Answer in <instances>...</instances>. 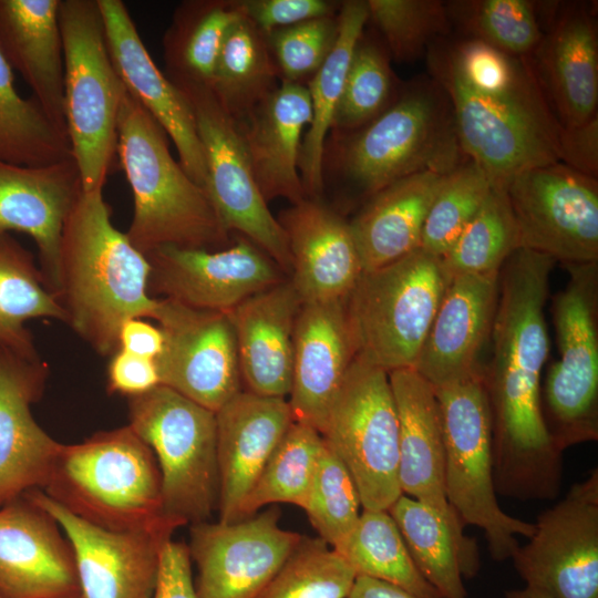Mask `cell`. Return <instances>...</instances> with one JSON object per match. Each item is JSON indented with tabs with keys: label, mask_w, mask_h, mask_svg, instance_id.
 I'll return each instance as SVG.
<instances>
[{
	"label": "cell",
	"mask_w": 598,
	"mask_h": 598,
	"mask_svg": "<svg viewBox=\"0 0 598 598\" xmlns=\"http://www.w3.org/2000/svg\"><path fill=\"white\" fill-rule=\"evenodd\" d=\"M555 260L518 248L498 275V300L483 365L492 419L493 477L497 495L519 501L555 499L563 453L543 416L542 371L549 354L545 307Z\"/></svg>",
	"instance_id": "cell-1"
},
{
	"label": "cell",
	"mask_w": 598,
	"mask_h": 598,
	"mask_svg": "<svg viewBox=\"0 0 598 598\" xmlns=\"http://www.w3.org/2000/svg\"><path fill=\"white\" fill-rule=\"evenodd\" d=\"M151 265L112 223L103 188L83 190L63 227L55 297L65 322L102 355L130 318H152Z\"/></svg>",
	"instance_id": "cell-2"
},
{
	"label": "cell",
	"mask_w": 598,
	"mask_h": 598,
	"mask_svg": "<svg viewBox=\"0 0 598 598\" xmlns=\"http://www.w3.org/2000/svg\"><path fill=\"white\" fill-rule=\"evenodd\" d=\"M332 136L323 152L328 173L364 202L404 177L448 173L467 157L457 138L451 102L431 76L406 84L367 125L332 132Z\"/></svg>",
	"instance_id": "cell-3"
},
{
	"label": "cell",
	"mask_w": 598,
	"mask_h": 598,
	"mask_svg": "<svg viewBox=\"0 0 598 598\" xmlns=\"http://www.w3.org/2000/svg\"><path fill=\"white\" fill-rule=\"evenodd\" d=\"M431 78L445 91L463 153L495 187L517 174L559 162L563 125L555 116L530 60L508 90L484 93L471 87L454 65L444 40L427 53Z\"/></svg>",
	"instance_id": "cell-4"
},
{
	"label": "cell",
	"mask_w": 598,
	"mask_h": 598,
	"mask_svg": "<svg viewBox=\"0 0 598 598\" xmlns=\"http://www.w3.org/2000/svg\"><path fill=\"white\" fill-rule=\"evenodd\" d=\"M41 491L104 529L173 536L182 526L164 512L153 451L128 424L62 444Z\"/></svg>",
	"instance_id": "cell-5"
},
{
	"label": "cell",
	"mask_w": 598,
	"mask_h": 598,
	"mask_svg": "<svg viewBox=\"0 0 598 598\" xmlns=\"http://www.w3.org/2000/svg\"><path fill=\"white\" fill-rule=\"evenodd\" d=\"M117 154L134 200L126 236L137 250H218L229 243L207 193L174 159L166 133L127 90L117 121Z\"/></svg>",
	"instance_id": "cell-6"
},
{
	"label": "cell",
	"mask_w": 598,
	"mask_h": 598,
	"mask_svg": "<svg viewBox=\"0 0 598 598\" xmlns=\"http://www.w3.org/2000/svg\"><path fill=\"white\" fill-rule=\"evenodd\" d=\"M64 115L83 190L103 188L117 153L126 91L111 59L97 0H60Z\"/></svg>",
	"instance_id": "cell-7"
},
{
	"label": "cell",
	"mask_w": 598,
	"mask_h": 598,
	"mask_svg": "<svg viewBox=\"0 0 598 598\" xmlns=\"http://www.w3.org/2000/svg\"><path fill=\"white\" fill-rule=\"evenodd\" d=\"M450 280L422 248L362 271L346 299L357 355L388 373L413 369Z\"/></svg>",
	"instance_id": "cell-8"
},
{
	"label": "cell",
	"mask_w": 598,
	"mask_h": 598,
	"mask_svg": "<svg viewBox=\"0 0 598 598\" xmlns=\"http://www.w3.org/2000/svg\"><path fill=\"white\" fill-rule=\"evenodd\" d=\"M441 413L448 504L465 525L484 532L491 557L511 559L517 536L530 537L534 523L506 514L493 477L492 419L483 375L434 389Z\"/></svg>",
	"instance_id": "cell-9"
},
{
	"label": "cell",
	"mask_w": 598,
	"mask_h": 598,
	"mask_svg": "<svg viewBox=\"0 0 598 598\" xmlns=\"http://www.w3.org/2000/svg\"><path fill=\"white\" fill-rule=\"evenodd\" d=\"M128 425L154 453L165 514L207 522L218 503L215 412L161 384L128 398Z\"/></svg>",
	"instance_id": "cell-10"
},
{
	"label": "cell",
	"mask_w": 598,
	"mask_h": 598,
	"mask_svg": "<svg viewBox=\"0 0 598 598\" xmlns=\"http://www.w3.org/2000/svg\"><path fill=\"white\" fill-rule=\"evenodd\" d=\"M564 267L568 280L551 303L558 359L540 390L545 424L561 453L598 440V261Z\"/></svg>",
	"instance_id": "cell-11"
},
{
	"label": "cell",
	"mask_w": 598,
	"mask_h": 598,
	"mask_svg": "<svg viewBox=\"0 0 598 598\" xmlns=\"http://www.w3.org/2000/svg\"><path fill=\"white\" fill-rule=\"evenodd\" d=\"M357 485L362 509L388 511L399 484V420L389 373L355 355L320 432Z\"/></svg>",
	"instance_id": "cell-12"
},
{
	"label": "cell",
	"mask_w": 598,
	"mask_h": 598,
	"mask_svg": "<svg viewBox=\"0 0 598 598\" xmlns=\"http://www.w3.org/2000/svg\"><path fill=\"white\" fill-rule=\"evenodd\" d=\"M178 89L195 116L207 171L205 192L223 227L229 234L237 231L250 240L290 277L292 258L287 235L255 181L237 124L209 87L184 85Z\"/></svg>",
	"instance_id": "cell-13"
},
{
	"label": "cell",
	"mask_w": 598,
	"mask_h": 598,
	"mask_svg": "<svg viewBox=\"0 0 598 598\" xmlns=\"http://www.w3.org/2000/svg\"><path fill=\"white\" fill-rule=\"evenodd\" d=\"M519 248L564 265L598 261V183L557 162L526 169L505 187Z\"/></svg>",
	"instance_id": "cell-14"
},
{
	"label": "cell",
	"mask_w": 598,
	"mask_h": 598,
	"mask_svg": "<svg viewBox=\"0 0 598 598\" xmlns=\"http://www.w3.org/2000/svg\"><path fill=\"white\" fill-rule=\"evenodd\" d=\"M534 525L511 558L526 586L551 598H598V470L573 484Z\"/></svg>",
	"instance_id": "cell-15"
},
{
	"label": "cell",
	"mask_w": 598,
	"mask_h": 598,
	"mask_svg": "<svg viewBox=\"0 0 598 598\" xmlns=\"http://www.w3.org/2000/svg\"><path fill=\"white\" fill-rule=\"evenodd\" d=\"M164 334L156 359L161 384L217 412L241 391L234 328L227 312L158 299L152 315Z\"/></svg>",
	"instance_id": "cell-16"
},
{
	"label": "cell",
	"mask_w": 598,
	"mask_h": 598,
	"mask_svg": "<svg viewBox=\"0 0 598 598\" xmlns=\"http://www.w3.org/2000/svg\"><path fill=\"white\" fill-rule=\"evenodd\" d=\"M279 518L274 506L237 522L190 525L197 598H256L303 537Z\"/></svg>",
	"instance_id": "cell-17"
},
{
	"label": "cell",
	"mask_w": 598,
	"mask_h": 598,
	"mask_svg": "<svg viewBox=\"0 0 598 598\" xmlns=\"http://www.w3.org/2000/svg\"><path fill=\"white\" fill-rule=\"evenodd\" d=\"M148 290L187 307L228 312L288 277L245 237L218 250L162 246L145 255Z\"/></svg>",
	"instance_id": "cell-18"
},
{
	"label": "cell",
	"mask_w": 598,
	"mask_h": 598,
	"mask_svg": "<svg viewBox=\"0 0 598 598\" xmlns=\"http://www.w3.org/2000/svg\"><path fill=\"white\" fill-rule=\"evenodd\" d=\"M23 496L49 513L70 540L84 598H153L161 549L171 535L104 529L75 516L41 489Z\"/></svg>",
	"instance_id": "cell-19"
},
{
	"label": "cell",
	"mask_w": 598,
	"mask_h": 598,
	"mask_svg": "<svg viewBox=\"0 0 598 598\" xmlns=\"http://www.w3.org/2000/svg\"><path fill=\"white\" fill-rule=\"evenodd\" d=\"M399 420V484L402 494L436 511L461 543L475 574L481 567L475 540L448 504L445 451L434 388L413 369L389 372Z\"/></svg>",
	"instance_id": "cell-20"
},
{
	"label": "cell",
	"mask_w": 598,
	"mask_h": 598,
	"mask_svg": "<svg viewBox=\"0 0 598 598\" xmlns=\"http://www.w3.org/2000/svg\"><path fill=\"white\" fill-rule=\"evenodd\" d=\"M47 377L37 352L0 347V507L43 489L62 446L31 412Z\"/></svg>",
	"instance_id": "cell-21"
},
{
	"label": "cell",
	"mask_w": 598,
	"mask_h": 598,
	"mask_svg": "<svg viewBox=\"0 0 598 598\" xmlns=\"http://www.w3.org/2000/svg\"><path fill=\"white\" fill-rule=\"evenodd\" d=\"M113 64L127 92L173 141L179 164L205 189L207 171L195 116L185 94L153 61L122 0H97Z\"/></svg>",
	"instance_id": "cell-22"
},
{
	"label": "cell",
	"mask_w": 598,
	"mask_h": 598,
	"mask_svg": "<svg viewBox=\"0 0 598 598\" xmlns=\"http://www.w3.org/2000/svg\"><path fill=\"white\" fill-rule=\"evenodd\" d=\"M81 592L72 545L25 496L0 507V596L66 598Z\"/></svg>",
	"instance_id": "cell-23"
},
{
	"label": "cell",
	"mask_w": 598,
	"mask_h": 598,
	"mask_svg": "<svg viewBox=\"0 0 598 598\" xmlns=\"http://www.w3.org/2000/svg\"><path fill=\"white\" fill-rule=\"evenodd\" d=\"M498 272L451 278L413 368L434 389L481 375L498 300Z\"/></svg>",
	"instance_id": "cell-24"
},
{
	"label": "cell",
	"mask_w": 598,
	"mask_h": 598,
	"mask_svg": "<svg viewBox=\"0 0 598 598\" xmlns=\"http://www.w3.org/2000/svg\"><path fill=\"white\" fill-rule=\"evenodd\" d=\"M82 189L73 157L44 166L0 161V236L20 231L34 240L54 296L63 227Z\"/></svg>",
	"instance_id": "cell-25"
},
{
	"label": "cell",
	"mask_w": 598,
	"mask_h": 598,
	"mask_svg": "<svg viewBox=\"0 0 598 598\" xmlns=\"http://www.w3.org/2000/svg\"><path fill=\"white\" fill-rule=\"evenodd\" d=\"M216 414L219 522H237L240 506L293 422L285 398L240 391Z\"/></svg>",
	"instance_id": "cell-26"
},
{
	"label": "cell",
	"mask_w": 598,
	"mask_h": 598,
	"mask_svg": "<svg viewBox=\"0 0 598 598\" xmlns=\"http://www.w3.org/2000/svg\"><path fill=\"white\" fill-rule=\"evenodd\" d=\"M357 355L346 300L302 303L293 330L288 404L295 422L319 433Z\"/></svg>",
	"instance_id": "cell-27"
},
{
	"label": "cell",
	"mask_w": 598,
	"mask_h": 598,
	"mask_svg": "<svg viewBox=\"0 0 598 598\" xmlns=\"http://www.w3.org/2000/svg\"><path fill=\"white\" fill-rule=\"evenodd\" d=\"M277 219L292 258L289 279L302 303L346 300L363 271L349 221L311 197Z\"/></svg>",
	"instance_id": "cell-28"
},
{
	"label": "cell",
	"mask_w": 598,
	"mask_h": 598,
	"mask_svg": "<svg viewBox=\"0 0 598 598\" xmlns=\"http://www.w3.org/2000/svg\"><path fill=\"white\" fill-rule=\"evenodd\" d=\"M301 306L302 300L287 278L227 312L246 391L274 398L289 395L293 330Z\"/></svg>",
	"instance_id": "cell-29"
},
{
	"label": "cell",
	"mask_w": 598,
	"mask_h": 598,
	"mask_svg": "<svg viewBox=\"0 0 598 598\" xmlns=\"http://www.w3.org/2000/svg\"><path fill=\"white\" fill-rule=\"evenodd\" d=\"M311 116L307 85L281 81L237 124L255 181L267 203L281 197L293 205L307 198L299 158L302 133Z\"/></svg>",
	"instance_id": "cell-30"
},
{
	"label": "cell",
	"mask_w": 598,
	"mask_h": 598,
	"mask_svg": "<svg viewBox=\"0 0 598 598\" xmlns=\"http://www.w3.org/2000/svg\"><path fill=\"white\" fill-rule=\"evenodd\" d=\"M585 4L563 10L533 55L536 75L563 126H578L597 115L598 41Z\"/></svg>",
	"instance_id": "cell-31"
},
{
	"label": "cell",
	"mask_w": 598,
	"mask_h": 598,
	"mask_svg": "<svg viewBox=\"0 0 598 598\" xmlns=\"http://www.w3.org/2000/svg\"><path fill=\"white\" fill-rule=\"evenodd\" d=\"M59 4L60 0H0V52L50 120L66 133Z\"/></svg>",
	"instance_id": "cell-32"
},
{
	"label": "cell",
	"mask_w": 598,
	"mask_h": 598,
	"mask_svg": "<svg viewBox=\"0 0 598 598\" xmlns=\"http://www.w3.org/2000/svg\"><path fill=\"white\" fill-rule=\"evenodd\" d=\"M446 174L422 172L404 177L364 202L349 221L363 271L420 248L426 215Z\"/></svg>",
	"instance_id": "cell-33"
},
{
	"label": "cell",
	"mask_w": 598,
	"mask_h": 598,
	"mask_svg": "<svg viewBox=\"0 0 598 598\" xmlns=\"http://www.w3.org/2000/svg\"><path fill=\"white\" fill-rule=\"evenodd\" d=\"M368 20L367 1L341 2L337 42L321 68L306 84L312 116L301 144L299 173L307 197L318 198L323 190L324 145L342 95L352 53Z\"/></svg>",
	"instance_id": "cell-34"
},
{
	"label": "cell",
	"mask_w": 598,
	"mask_h": 598,
	"mask_svg": "<svg viewBox=\"0 0 598 598\" xmlns=\"http://www.w3.org/2000/svg\"><path fill=\"white\" fill-rule=\"evenodd\" d=\"M243 17L238 0H188L175 9L163 37L166 76L178 86L210 87L230 25Z\"/></svg>",
	"instance_id": "cell-35"
},
{
	"label": "cell",
	"mask_w": 598,
	"mask_h": 598,
	"mask_svg": "<svg viewBox=\"0 0 598 598\" xmlns=\"http://www.w3.org/2000/svg\"><path fill=\"white\" fill-rule=\"evenodd\" d=\"M280 79L267 37L244 16L228 29L210 91L236 124L278 87Z\"/></svg>",
	"instance_id": "cell-36"
},
{
	"label": "cell",
	"mask_w": 598,
	"mask_h": 598,
	"mask_svg": "<svg viewBox=\"0 0 598 598\" xmlns=\"http://www.w3.org/2000/svg\"><path fill=\"white\" fill-rule=\"evenodd\" d=\"M421 575L442 598H467L463 578L476 576L464 549L433 508L402 494L388 509Z\"/></svg>",
	"instance_id": "cell-37"
},
{
	"label": "cell",
	"mask_w": 598,
	"mask_h": 598,
	"mask_svg": "<svg viewBox=\"0 0 598 598\" xmlns=\"http://www.w3.org/2000/svg\"><path fill=\"white\" fill-rule=\"evenodd\" d=\"M48 318L65 322V313L34 262L9 234L0 236V347L35 353L25 323Z\"/></svg>",
	"instance_id": "cell-38"
},
{
	"label": "cell",
	"mask_w": 598,
	"mask_h": 598,
	"mask_svg": "<svg viewBox=\"0 0 598 598\" xmlns=\"http://www.w3.org/2000/svg\"><path fill=\"white\" fill-rule=\"evenodd\" d=\"M363 576L395 585L419 598H442L416 568L388 511L362 509L346 540L334 549Z\"/></svg>",
	"instance_id": "cell-39"
},
{
	"label": "cell",
	"mask_w": 598,
	"mask_h": 598,
	"mask_svg": "<svg viewBox=\"0 0 598 598\" xmlns=\"http://www.w3.org/2000/svg\"><path fill=\"white\" fill-rule=\"evenodd\" d=\"M71 157L68 134L34 97L23 99L18 93L12 69L0 52V161L44 166Z\"/></svg>",
	"instance_id": "cell-40"
},
{
	"label": "cell",
	"mask_w": 598,
	"mask_h": 598,
	"mask_svg": "<svg viewBox=\"0 0 598 598\" xmlns=\"http://www.w3.org/2000/svg\"><path fill=\"white\" fill-rule=\"evenodd\" d=\"M323 437L312 426L292 422L245 497L238 520L269 504L305 508Z\"/></svg>",
	"instance_id": "cell-41"
},
{
	"label": "cell",
	"mask_w": 598,
	"mask_h": 598,
	"mask_svg": "<svg viewBox=\"0 0 598 598\" xmlns=\"http://www.w3.org/2000/svg\"><path fill=\"white\" fill-rule=\"evenodd\" d=\"M519 248L505 188L493 186L485 202L451 248L441 257L450 278L498 272Z\"/></svg>",
	"instance_id": "cell-42"
},
{
	"label": "cell",
	"mask_w": 598,
	"mask_h": 598,
	"mask_svg": "<svg viewBox=\"0 0 598 598\" xmlns=\"http://www.w3.org/2000/svg\"><path fill=\"white\" fill-rule=\"evenodd\" d=\"M535 7L526 0L446 2L451 25L465 38L483 41L517 58H530L543 40Z\"/></svg>",
	"instance_id": "cell-43"
},
{
	"label": "cell",
	"mask_w": 598,
	"mask_h": 598,
	"mask_svg": "<svg viewBox=\"0 0 598 598\" xmlns=\"http://www.w3.org/2000/svg\"><path fill=\"white\" fill-rule=\"evenodd\" d=\"M357 575L321 538H306L256 598H348Z\"/></svg>",
	"instance_id": "cell-44"
},
{
	"label": "cell",
	"mask_w": 598,
	"mask_h": 598,
	"mask_svg": "<svg viewBox=\"0 0 598 598\" xmlns=\"http://www.w3.org/2000/svg\"><path fill=\"white\" fill-rule=\"evenodd\" d=\"M398 94L388 51L362 34L352 53L331 131L346 133L367 125Z\"/></svg>",
	"instance_id": "cell-45"
},
{
	"label": "cell",
	"mask_w": 598,
	"mask_h": 598,
	"mask_svg": "<svg viewBox=\"0 0 598 598\" xmlns=\"http://www.w3.org/2000/svg\"><path fill=\"white\" fill-rule=\"evenodd\" d=\"M492 187L484 171L468 157L447 173L426 215L420 248L442 257L478 212Z\"/></svg>",
	"instance_id": "cell-46"
},
{
	"label": "cell",
	"mask_w": 598,
	"mask_h": 598,
	"mask_svg": "<svg viewBox=\"0 0 598 598\" xmlns=\"http://www.w3.org/2000/svg\"><path fill=\"white\" fill-rule=\"evenodd\" d=\"M367 6L398 62L417 60L452 30L446 3L439 0H367Z\"/></svg>",
	"instance_id": "cell-47"
},
{
	"label": "cell",
	"mask_w": 598,
	"mask_h": 598,
	"mask_svg": "<svg viewBox=\"0 0 598 598\" xmlns=\"http://www.w3.org/2000/svg\"><path fill=\"white\" fill-rule=\"evenodd\" d=\"M361 507L352 475L323 440L303 508L319 538L338 548L355 526Z\"/></svg>",
	"instance_id": "cell-48"
},
{
	"label": "cell",
	"mask_w": 598,
	"mask_h": 598,
	"mask_svg": "<svg viewBox=\"0 0 598 598\" xmlns=\"http://www.w3.org/2000/svg\"><path fill=\"white\" fill-rule=\"evenodd\" d=\"M338 35L339 12L266 34L280 81L307 83L331 53Z\"/></svg>",
	"instance_id": "cell-49"
},
{
	"label": "cell",
	"mask_w": 598,
	"mask_h": 598,
	"mask_svg": "<svg viewBox=\"0 0 598 598\" xmlns=\"http://www.w3.org/2000/svg\"><path fill=\"white\" fill-rule=\"evenodd\" d=\"M445 43L463 80L484 93H501L511 89L530 62V58L513 56L476 39L464 38Z\"/></svg>",
	"instance_id": "cell-50"
},
{
	"label": "cell",
	"mask_w": 598,
	"mask_h": 598,
	"mask_svg": "<svg viewBox=\"0 0 598 598\" xmlns=\"http://www.w3.org/2000/svg\"><path fill=\"white\" fill-rule=\"evenodd\" d=\"M239 8L262 33L338 14L341 2L328 0H238Z\"/></svg>",
	"instance_id": "cell-51"
},
{
	"label": "cell",
	"mask_w": 598,
	"mask_h": 598,
	"mask_svg": "<svg viewBox=\"0 0 598 598\" xmlns=\"http://www.w3.org/2000/svg\"><path fill=\"white\" fill-rule=\"evenodd\" d=\"M161 385L156 360L142 358L123 350L111 355L107 367V389L128 398L144 394Z\"/></svg>",
	"instance_id": "cell-52"
},
{
	"label": "cell",
	"mask_w": 598,
	"mask_h": 598,
	"mask_svg": "<svg viewBox=\"0 0 598 598\" xmlns=\"http://www.w3.org/2000/svg\"><path fill=\"white\" fill-rule=\"evenodd\" d=\"M153 598H197L192 560L185 543L171 538L163 545Z\"/></svg>",
	"instance_id": "cell-53"
},
{
	"label": "cell",
	"mask_w": 598,
	"mask_h": 598,
	"mask_svg": "<svg viewBox=\"0 0 598 598\" xmlns=\"http://www.w3.org/2000/svg\"><path fill=\"white\" fill-rule=\"evenodd\" d=\"M559 162L597 178L598 116L578 126H563L559 135Z\"/></svg>",
	"instance_id": "cell-54"
},
{
	"label": "cell",
	"mask_w": 598,
	"mask_h": 598,
	"mask_svg": "<svg viewBox=\"0 0 598 598\" xmlns=\"http://www.w3.org/2000/svg\"><path fill=\"white\" fill-rule=\"evenodd\" d=\"M164 348V334L158 326L144 318L125 320L117 334V350L156 360Z\"/></svg>",
	"instance_id": "cell-55"
},
{
	"label": "cell",
	"mask_w": 598,
	"mask_h": 598,
	"mask_svg": "<svg viewBox=\"0 0 598 598\" xmlns=\"http://www.w3.org/2000/svg\"><path fill=\"white\" fill-rule=\"evenodd\" d=\"M348 598H419L385 581L358 576Z\"/></svg>",
	"instance_id": "cell-56"
},
{
	"label": "cell",
	"mask_w": 598,
	"mask_h": 598,
	"mask_svg": "<svg viewBox=\"0 0 598 598\" xmlns=\"http://www.w3.org/2000/svg\"><path fill=\"white\" fill-rule=\"evenodd\" d=\"M505 598H551L543 590L525 586L520 589H509L504 592Z\"/></svg>",
	"instance_id": "cell-57"
},
{
	"label": "cell",
	"mask_w": 598,
	"mask_h": 598,
	"mask_svg": "<svg viewBox=\"0 0 598 598\" xmlns=\"http://www.w3.org/2000/svg\"><path fill=\"white\" fill-rule=\"evenodd\" d=\"M66 598H84L81 592L75 594L73 596L66 597Z\"/></svg>",
	"instance_id": "cell-58"
},
{
	"label": "cell",
	"mask_w": 598,
	"mask_h": 598,
	"mask_svg": "<svg viewBox=\"0 0 598 598\" xmlns=\"http://www.w3.org/2000/svg\"><path fill=\"white\" fill-rule=\"evenodd\" d=\"M0 598H3L2 596H0Z\"/></svg>",
	"instance_id": "cell-59"
}]
</instances>
